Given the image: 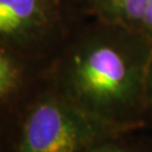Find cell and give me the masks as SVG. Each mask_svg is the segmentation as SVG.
<instances>
[{
	"label": "cell",
	"instance_id": "obj_1",
	"mask_svg": "<svg viewBox=\"0 0 152 152\" xmlns=\"http://www.w3.org/2000/svg\"><path fill=\"white\" fill-rule=\"evenodd\" d=\"M152 41L140 31L86 14L49 68L53 87L80 109L124 131L149 121L145 78Z\"/></svg>",
	"mask_w": 152,
	"mask_h": 152
},
{
	"label": "cell",
	"instance_id": "obj_2",
	"mask_svg": "<svg viewBox=\"0 0 152 152\" xmlns=\"http://www.w3.org/2000/svg\"><path fill=\"white\" fill-rule=\"evenodd\" d=\"M122 132L127 131L72 104L48 79L11 123L8 152H83Z\"/></svg>",
	"mask_w": 152,
	"mask_h": 152
},
{
	"label": "cell",
	"instance_id": "obj_3",
	"mask_svg": "<svg viewBox=\"0 0 152 152\" xmlns=\"http://www.w3.org/2000/svg\"><path fill=\"white\" fill-rule=\"evenodd\" d=\"M85 15L72 0H0V44L51 64Z\"/></svg>",
	"mask_w": 152,
	"mask_h": 152
},
{
	"label": "cell",
	"instance_id": "obj_4",
	"mask_svg": "<svg viewBox=\"0 0 152 152\" xmlns=\"http://www.w3.org/2000/svg\"><path fill=\"white\" fill-rule=\"evenodd\" d=\"M49 63L0 44V121L10 124L48 80Z\"/></svg>",
	"mask_w": 152,
	"mask_h": 152
},
{
	"label": "cell",
	"instance_id": "obj_5",
	"mask_svg": "<svg viewBox=\"0 0 152 152\" xmlns=\"http://www.w3.org/2000/svg\"><path fill=\"white\" fill-rule=\"evenodd\" d=\"M149 0H91L87 14L139 31Z\"/></svg>",
	"mask_w": 152,
	"mask_h": 152
},
{
	"label": "cell",
	"instance_id": "obj_6",
	"mask_svg": "<svg viewBox=\"0 0 152 152\" xmlns=\"http://www.w3.org/2000/svg\"><path fill=\"white\" fill-rule=\"evenodd\" d=\"M83 152H152V137L137 134L136 131L122 132L95 143Z\"/></svg>",
	"mask_w": 152,
	"mask_h": 152
},
{
	"label": "cell",
	"instance_id": "obj_7",
	"mask_svg": "<svg viewBox=\"0 0 152 152\" xmlns=\"http://www.w3.org/2000/svg\"><path fill=\"white\" fill-rule=\"evenodd\" d=\"M145 103L149 121L152 120V53L148 64L147 78H145Z\"/></svg>",
	"mask_w": 152,
	"mask_h": 152
},
{
	"label": "cell",
	"instance_id": "obj_8",
	"mask_svg": "<svg viewBox=\"0 0 152 152\" xmlns=\"http://www.w3.org/2000/svg\"><path fill=\"white\" fill-rule=\"evenodd\" d=\"M139 31L152 41V0H149V4L142 17Z\"/></svg>",
	"mask_w": 152,
	"mask_h": 152
},
{
	"label": "cell",
	"instance_id": "obj_9",
	"mask_svg": "<svg viewBox=\"0 0 152 152\" xmlns=\"http://www.w3.org/2000/svg\"><path fill=\"white\" fill-rule=\"evenodd\" d=\"M11 125L0 121V152L9 151Z\"/></svg>",
	"mask_w": 152,
	"mask_h": 152
},
{
	"label": "cell",
	"instance_id": "obj_10",
	"mask_svg": "<svg viewBox=\"0 0 152 152\" xmlns=\"http://www.w3.org/2000/svg\"><path fill=\"white\" fill-rule=\"evenodd\" d=\"M72 1L80 8V10L83 11L85 14H87L88 8H89V5H90L91 0H72Z\"/></svg>",
	"mask_w": 152,
	"mask_h": 152
}]
</instances>
